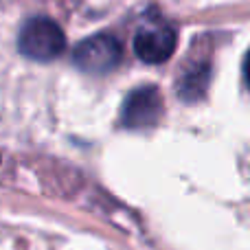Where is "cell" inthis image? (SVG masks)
Masks as SVG:
<instances>
[{
    "label": "cell",
    "instance_id": "5",
    "mask_svg": "<svg viewBox=\"0 0 250 250\" xmlns=\"http://www.w3.org/2000/svg\"><path fill=\"white\" fill-rule=\"evenodd\" d=\"M208 83H211V64L202 62V64L189 66L178 82V97L189 104L200 101L207 95Z\"/></svg>",
    "mask_w": 250,
    "mask_h": 250
},
{
    "label": "cell",
    "instance_id": "1",
    "mask_svg": "<svg viewBox=\"0 0 250 250\" xmlns=\"http://www.w3.org/2000/svg\"><path fill=\"white\" fill-rule=\"evenodd\" d=\"M18 48L29 60L51 62L66 51V35L55 20L46 16H35L22 24L18 35Z\"/></svg>",
    "mask_w": 250,
    "mask_h": 250
},
{
    "label": "cell",
    "instance_id": "3",
    "mask_svg": "<svg viewBox=\"0 0 250 250\" xmlns=\"http://www.w3.org/2000/svg\"><path fill=\"white\" fill-rule=\"evenodd\" d=\"M160 117H163V97L158 88L143 86L125 97L119 121L127 129H145L158 123Z\"/></svg>",
    "mask_w": 250,
    "mask_h": 250
},
{
    "label": "cell",
    "instance_id": "2",
    "mask_svg": "<svg viewBox=\"0 0 250 250\" xmlns=\"http://www.w3.org/2000/svg\"><path fill=\"white\" fill-rule=\"evenodd\" d=\"M121 42L110 33H97L77 44L73 62L79 70L90 75H105L121 62Z\"/></svg>",
    "mask_w": 250,
    "mask_h": 250
},
{
    "label": "cell",
    "instance_id": "4",
    "mask_svg": "<svg viewBox=\"0 0 250 250\" xmlns=\"http://www.w3.org/2000/svg\"><path fill=\"white\" fill-rule=\"evenodd\" d=\"M178 44V33L167 22H151L141 26L134 35V53L145 64H163L173 55Z\"/></svg>",
    "mask_w": 250,
    "mask_h": 250
},
{
    "label": "cell",
    "instance_id": "6",
    "mask_svg": "<svg viewBox=\"0 0 250 250\" xmlns=\"http://www.w3.org/2000/svg\"><path fill=\"white\" fill-rule=\"evenodd\" d=\"M244 79H246V83L250 88V51L246 53V57H244Z\"/></svg>",
    "mask_w": 250,
    "mask_h": 250
}]
</instances>
